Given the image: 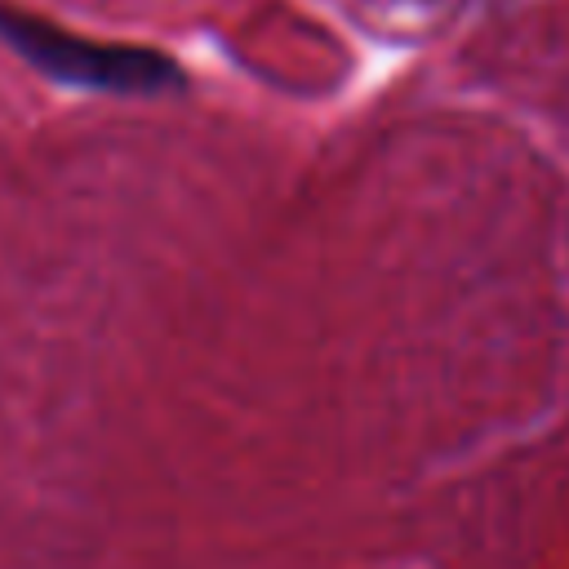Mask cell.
<instances>
[{"mask_svg":"<svg viewBox=\"0 0 569 569\" xmlns=\"http://www.w3.org/2000/svg\"><path fill=\"white\" fill-rule=\"evenodd\" d=\"M0 36L40 76H49L58 84H76V89H93V93H124V98L173 93L182 84V67L156 49L89 40V36L62 31L36 13L0 9Z\"/></svg>","mask_w":569,"mask_h":569,"instance_id":"obj_1","label":"cell"}]
</instances>
